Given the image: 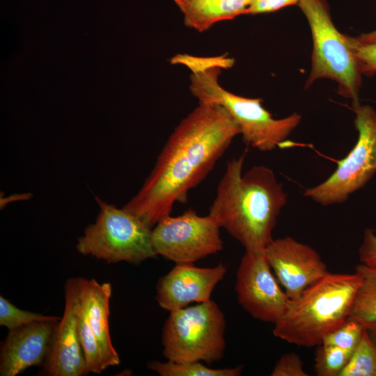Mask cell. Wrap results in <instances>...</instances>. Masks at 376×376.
I'll use <instances>...</instances> for the list:
<instances>
[{
	"instance_id": "cell-5",
	"label": "cell",
	"mask_w": 376,
	"mask_h": 376,
	"mask_svg": "<svg viewBox=\"0 0 376 376\" xmlns=\"http://www.w3.org/2000/svg\"><path fill=\"white\" fill-rule=\"evenodd\" d=\"M225 329L224 315L211 299L171 311L162 330L163 355L175 362H217L224 354Z\"/></svg>"
},
{
	"instance_id": "cell-17",
	"label": "cell",
	"mask_w": 376,
	"mask_h": 376,
	"mask_svg": "<svg viewBox=\"0 0 376 376\" xmlns=\"http://www.w3.org/2000/svg\"><path fill=\"white\" fill-rule=\"evenodd\" d=\"M355 271L361 281L348 318L366 327L376 322V270L361 263Z\"/></svg>"
},
{
	"instance_id": "cell-27",
	"label": "cell",
	"mask_w": 376,
	"mask_h": 376,
	"mask_svg": "<svg viewBox=\"0 0 376 376\" xmlns=\"http://www.w3.org/2000/svg\"><path fill=\"white\" fill-rule=\"evenodd\" d=\"M301 0H252L246 15L276 11L288 6L298 4Z\"/></svg>"
},
{
	"instance_id": "cell-23",
	"label": "cell",
	"mask_w": 376,
	"mask_h": 376,
	"mask_svg": "<svg viewBox=\"0 0 376 376\" xmlns=\"http://www.w3.org/2000/svg\"><path fill=\"white\" fill-rule=\"evenodd\" d=\"M171 63L183 65L188 68L191 73L204 71L212 68L221 69L230 68L234 64V59L226 54L215 57H198L186 54H178L172 57Z\"/></svg>"
},
{
	"instance_id": "cell-20",
	"label": "cell",
	"mask_w": 376,
	"mask_h": 376,
	"mask_svg": "<svg viewBox=\"0 0 376 376\" xmlns=\"http://www.w3.org/2000/svg\"><path fill=\"white\" fill-rule=\"evenodd\" d=\"M315 353L314 370L318 376H339L352 353L331 345L320 344Z\"/></svg>"
},
{
	"instance_id": "cell-21",
	"label": "cell",
	"mask_w": 376,
	"mask_h": 376,
	"mask_svg": "<svg viewBox=\"0 0 376 376\" xmlns=\"http://www.w3.org/2000/svg\"><path fill=\"white\" fill-rule=\"evenodd\" d=\"M365 329L362 324L348 318L342 324L326 335L321 344L336 346L352 353Z\"/></svg>"
},
{
	"instance_id": "cell-29",
	"label": "cell",
	"mask_w": 376,
	"mask_h": 376,
	"mask_svg": "<svg viewBox=\"0 0 376 376\" xmlns=\"http://www.w3.org/2000/svg\"><path fill=\"white\" fill-rule=\"evenodd\" d=\"M370 337L376 345V322L369 324L365 327Z\"/></svg>"
},
{
	"instance_id": "cell-14",
	"label": "cell",
	"mask_w": 376,
	"mask_h": 376,
	"mask_svg": "<svg viewBox=\"0 0 376 376\" xmlns=\"http://www.w3.org/2000/svg\"><path fill=\"white\" fill-rule=\"evenodd\" d=\"M226 272L222 263L212 267H199L191 263H175L170 272L159 279L156 300L161 308L169 312L191 303L209 301Z\"/></svg>"
},
{
	"instance_id": "cell-7",
	"label": "cell",
	"mask_w": 376,
	"mask_h": 376,
	"mask_svg": "<svg viewBox=\"0 0 376 376\" xmlns=\"http://www.w3.org/2000/svg\"><path fill=\"white\" fill-rule=\"evenodd\" d=\"M100 212L78 238L76 249L84 256L107 263L127 262L139 264L157 256L153 248L152 229L126 210L95 197Z\"/></svg>"
},
{
	"instance_id": "cell-19",
	"label": "cell",
	"mask_w": 376,
	"mask_h": 376,
	"mask_svg": "<svg viewBox=\"0 0 376 376\" xmlns=\"http://www.w3.org/2000/svg\"><path fill=\"white\" fill-rule=\"evenodd\" d=\"M339 376H376V345L366 329Z\"/></svg>"
},
{
	"instance_id": "cell-26",
	"label": "cell",
	"mask_w": 376,
	"mask_h": 376,
	"mask_svg": "<svg viewBox=\"0 0 376 376\" xmlns=\"http://www.w3.org/2000/svg\"><path fill=\"white\" fill-rule=\"evenodd\" d=\"M359 258L361 264L376 270V233L372 228H366L364 231Z\"/></svg>"
},
{
	"instance_id": "cell-16",
	"label": "cell",
	"mask_w": 376,
	"mask_h": 376,
	"mask_svg": "<svg viewBox=\"0 0 376 376\" xmlns=\"http://www.w3.org/2000/svg\"><path fill=\"white\" fill-rule=\"evenodd\" d=\"M185 26L203 32L214 24L246 15L252 0H173Z\"/></svg>"
},
{
	"instance_id": "cell-3",
	"label": "cell",
	"mask_w": 376,
	"mask_h": 376,
	"mask_svg": "<svg viewBox=\"0 0 376 376\" xmlns=\"http://www.w3.org/2000/svg\"><path fill=\"white\" fill-rule=\"evenodd\" d=\"M361 278L354 273L328 272L290 300L274 324V336L300 347H314L349 317Z\"/></svg>"
},
{
	"instance_id": "cell-25",
	"label": "cell",
	"mask_w": 376,
	"mask_h": 376,
	"mask_svg": "<svg viewBox=\"0 0 376 376\" xmlns=\"http://www.w3.org/2000/svg\"><path fill=\"white\" fill-rule=\"evenodd\" d=\"M272 376H308L299 355L290 352L282 355L276 363Z\"/></svg>"
},
{
	"instance_id": "cell-4",
	"label": "cell",
	"mask_w": 376,
	"mask_h": 376,
	"mask_svg": "<svg viewBox=\"0 0 376 376\" xmlns=\"http://www.w3.org/2000/svg\"><path fill=\"white\" fill-rule=\"evenodd\" d=\"M218 67L191 73L189 89L198 104L223 107L238 125L242 140L260 151H271L283 146L301 121L294 113L281 119L273 118L260 98H247L224 89L218 82Z\"/></svg>"
},
{
	"instance_id": "cell-12",
	"label": "cell",
	"mask_w": 376,
	"mask_h": 376,
	"mask_svg": "<svg viewBox=\"0 0 376 376\" xmlns=\"http://www.w3.org/2000/svg\"><path fill=\"white\" fill-rule=\"evenodd\" d=\"M265 254L290 299L297 298L329 272L314 249L290 236L273 240L265 248Z\"/></svg>"
},
{
	"instance_id": "cell-15",
	"label": "cell",
	"mask_w": 376,
	"mask_h": 376,
	"mask_svg": "<svg viewBox=\"0 0 376 376\" xmlns=\"http://www.w3.org/2000/svg\"><path fill=\"white\" fill-rule=\"evenodd\" d=\"M60 319L36 321L8 330L1 343L0 375L16 376L32 366H42Z\"/></svg>"
},
{
	"instance_id": "cell-18",
	"label": "cell",
	"mask_w": 376,
	"mask_h": 376,
	"mask_svg": "<svg viewBox=\"0 0 376 376\" xmlns=\"http://www.w3.org/2000/svg\"><path fill=\"white\" fill-rule=\"evenodd\" d=\"M148 368L161 376H239L243 366L214 369L203 365L201 361L175 362L168 360L166 362L150 361Z\"/></svg>"
},
{
	"instance_id": "cell-24",
	"label": "cell",
	"mask_w": 376,
	"mask_h": 376,
	"mask_svg": "<svg viewBox=\"0 0 376 376\" xmlns=\"http://www.w3.org/2000/svg\"><path fill=\"white\" fill-rule=\"evenodd\" d=\"M347 39L361 74L366 76L375 74L376 44H363L348 36Z\"/></svg>"
},
{
	"instance_id": "cell-6",
	"label": "cell",
	"mask_w": 376,
	"mask_h": 376,
	"mask_svg": "<svg viewBox=\"0 0 376 376\" xmlns=\"http://www.w3.org/2000/svg\"><path fill=\"white\" fill-rule=\"evenodd\" d=\"M308 22L313 49L308 88L315 80L329 78L338 84V92L359 104L361 72L350 47L347 36L340 33L332 22L325 0H301L298 3Z\"/></svg>"
},
{
	"instance_id": "cell-22",
	"label": "cell",
	"mask_w": 376,
	"mask_h": 376,
	"mask_svg": "<svg viewBox=\"0 0 376 376\" xmlns=\"http://www.w3.org/2000/svg\"><path fill=\"white\" fill-rule=\"evenodd\" d=\"M57 317L22 310L3 296H0V325L6 327L8 330L33 322L52 320Z\"/></svg>"
},
{
	"instance_id": "cell-9",
	"label": "cell",
	"mask_w": 376,
	"mask_h": 376,
	"mask_svg": "<svg viewBox=\"0 0 376 376\" xmlns=\"http://www.w3.org/2000/svg\"><path fill=\"white\" fill-rule=\"evenodd\" d=\"M79 308L78 333L86 360V372L100 374L120 363L109 329L110 283L77 277Z\"/></svg>"
},
{
	"instance_id": "cell-28",
	"label": "cell",
	"mask_w": 376,
	"mask_h": 376,
	"mask_svg": "<svg viewBox=\"0 0 376 376\" xmlns=\"http://www.w3.org/2000/svg\"><path fill=\"white\" fill-rule=\"evenodd\" d=\"M354 38L363 44H376V30Z\"/></svg>"
},
{
	"instance_id": "cell-1",
	"label": "cell",
	"mask_w": 376,
	"mask_h": 376,
	"mask_svg": "<svg viewBox=\"0 0 376 376\" xmlns=\"http://www.w3.org/2000/svg\"><path fill=\"white\" fill-rule=\"evenodd\" d=\"M241 131L221 106L198 104L175 127L139 191L123 207L152 228L185 203Z\"/></svg>"
},
{
	"instance_id": "cell-10",
	"label": "cell",
	"mask_w": 376,
	"mask_h": 376,
	"mask_svg": "<svg viewBox=\"0 0 376 376\" xmlns=\"http://www.w3.org/2000/svg\"><path fill=\"white\" fill-rule=\"evenodd\" d=\"M219 228L209 214L200 216L189 209L160 220L152 229V242L157 255L175 263H194L223 249Z\"/></svg>"
},
{
	"instance_id": "cell-13",
	"label": "cell",
	"mask_w": 376,
	"mask_h": 376,
	"mask_svg": "<svg viewBox=\"0 0 376 376\" xmlns=\"http://www.w3.org/2000/svg\"><path fill=\"white\" fill-rule=\"evenodd\" d=\"M65 307L52 337L42 366V375L82 376L87 375L86 360L78 333L79 296L77 277L65 283Z\"/></svg>"
},
{
	"instance_id": "cell-11",
	"label": "cell",
	"mask_w": 376,
	"mask_h": 376,
	"mask_svg": "<svg viewBox=\"0 0 376 376\" xmlns=\"http://www.w3.org/2000/svg\"><path fill=\"white\" fill-rule=\"evenodd\" d=\"M239 304L253 318L275 324L290 299L282 290L264 251H245L236 273Z\"/></svg>"
},
{
	"instance_id": "cell-2",
	"label": "cell",
	"mask_w": 376,
	"mask_h": 376,
	"mask_svg": "<svg viewBox=\"0 0 376 376\" xmlns=\"http://www.w3.org/2000/svg\"><path fill=\"white\" fill-rule=\"evenodd\" d=\"M246 152L227 162L209 214L245 249L264 251L287 202L288 194L273 171L253 166L242 172Z\"/></svg>"
},
{
	"instance_id": "cell-8",
	"label": "cell",
	"mask_w": 376,
	"mask_h": 376,
	"mask_svg": "<svg viewBox=\"0 0 376 376\" xmlns=\"http://www.w3.org/2000/svg\"><path fill=\"white\" fill-rule=\"evenodd\" d=\"M353 110L359 134L357 143L326 180L304 193L321 205L345 202L376 173V110L360 104L353 107Z\"/></svg>"
}]
</instances>
